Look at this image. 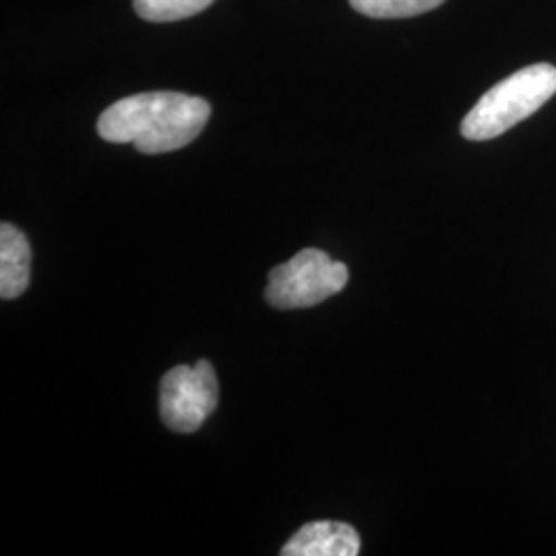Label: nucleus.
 Listing matches in <instances>:
<instances>
[{
  "label": "nucleus",
  "mask_w": 556,
  "mask_h": 556,
  "mask_svg": "<svg viewBox=\"0 0 556 556\" xmlns=\"http://www.w3.org/2000/svg\"><path fill=\"white\" fill-rule=\"evenodd\" d=\"M208 118L211 105L202 98L153 91L112 103L98 119V132L108 142H130L144 155H160L190 144Z\"/></svg>",
  "instance_id": "nucleus-1"
},
{
  "label": "nucleus",
  "mask_w": 556,
  "mask_h": 556,
  "mask_svg": "<svg viewBox=\"0 0 556 556\" xmlns=\"http://www.w3.org/2000/svg\"><path fill=\"white\" fill-rule=\"evenodd\" d=\"M556 93V68L538 62L489 89L462 119L459 132L468 140L497 139L521 119L530 118Z\"/></svg>",
  "instance_id": "nucleus-2"
},
{
  "label": "nucleus",
  "mask_w": 556,
  "mask_h": 556,
  "mask_svg": "<svg viewBox=\"0 0 556 556\" xmlns=\"http://www.w3.org/2000/svg\"><path fill=\"white\" fill-rule=\"evenodd\" d=\"M346 282V264L330 258L321 250L307 248L270 270L266 301L277 309L314 307L340 293Z\"/></svg>",
  "instance_id": "nucleus-3"
},
{
  "label": "nucleus",
  "mask_w": 556,
  "mask_h": 556,
  "mask_svg": "<svg viewBox=\"0 0 556 556\" xmlns=\"http://www.w3.org/2000/svg\"><path fill=\"white\" fill-rule=\"evenodd\" d=\"M219 404V381L208 361L178 365L161 379L163 422L178 433H194Z\"/></svg>",
  "instance_id": "nucleus-4"
},
{
  "label": "nucleus",
  "mask_w": 556,
  "mask_h": 556,
  "mask_svg": "<svg viewBox=\"0 0 556 556\" xmlns=\"http://www.w3.org/2000/svg\"><path fill=\"white\" fill-rule=\"evenodd\" d=\"M361 538L357 530L344 521H312L291 538L282 556H357Z\"/></svg>",
  "instance_id": "nucleus-5"
},
{
  "label": "nucleus",
  "mask_w": 556,
  "mask_h": 556,
  "mask_svg": "<svg viewBox=\"0 0 556 556\" xmlns=\"http://www.w3.org/2000/svg\"><path fill=\"white\" fill-rule=\"evenodd\" d=\"M31 248L11 223L0 225V298L17 299L29 285Z\"/></svg>",
  "instance_id": "nucleus-6"
},
{
  "label": "nucleus",
  "mask_w": 556,
  "mask_h": 556,
  "mask_svg": "<svg viewBox=\"0 0 556 556\" xmlns=\"http://www.w3.org/2000/svg\"><path fill=\"white\" fill-rule=\"evenodd\" d=\"M351 7L374 20L417 17L441 7L445 0H349Z\"/></svg>",
  "instance_id": "nucleus-7"
},
{
  "label": "nucleus",
  "mask_w": 556,
  "mask_h": 556,
  "mask_svg": "<svg viewBox=\"0 0 556 556\" xmlns=\"http://www.w3.org/2000/svg\"><path fill=\"white\" fill-rule=\"evenodd\" d=\"M213 2L215 0H135V11L140 20L169 23L194 17Z\"/></svg>",
  "instance_id": "nucleus-8"
}]
</instances>
